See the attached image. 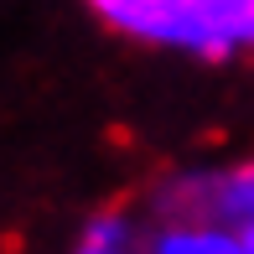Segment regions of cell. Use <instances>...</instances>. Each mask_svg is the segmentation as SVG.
Instances as JSON below:
<instances>
[{"label": "cell", "mask_w": 254, "mask_h": 254, "mask_svg": "<svg viewBox=\"0 0 254 254\" xmlns=\"http://www.w3.org/2000/svg\"><path fill=\"white\" fill-rule=\"evenodd\" d=\"M94 10L130 37L192 47V0H94Z\"/></svg>", "instance_id": "6da1fadb"}, {"label": "cell", "mask_w": 254, "mask_h": 254, "mask_svg": "<svg viewBox=\"0 0 254 254\" xmlns=\"http://www.w3.org/2000/svg\"><path fill=\"white\" fill-rule=\"evenodd\" d=\"M161 254H254L244 239H228L223 228H171L161 239Z\"/></svg>", "instance_id": "7a4b0ae2"}, {"label": "cell", "mask_w": 254, "mask_h": 254, "mask_svg": "<svg viewBox=\"0 0 254 254\" xmlns=\"http://www.w3.org/2000/svg\"><path fill=\"white\" fill-rule=\"evenodd\" d=\"M83 254H114V244H88Z\"/></svg>", "instance_id": "3957f363"}, {"label": "cell", "mask_w": 254, "mask_h": 254, "mask_svg": "<svg viewBox=\"0 0 254 254\" xmlns=\"http://www.w3.org/2000/svg\"><path fill=\"white\" fill-rule=\"evenodd\" d=\"M244 244H249V249H254V223H249V228H244Z\"/></svg>", "instance_id": "277c9868"}]
</instances>
